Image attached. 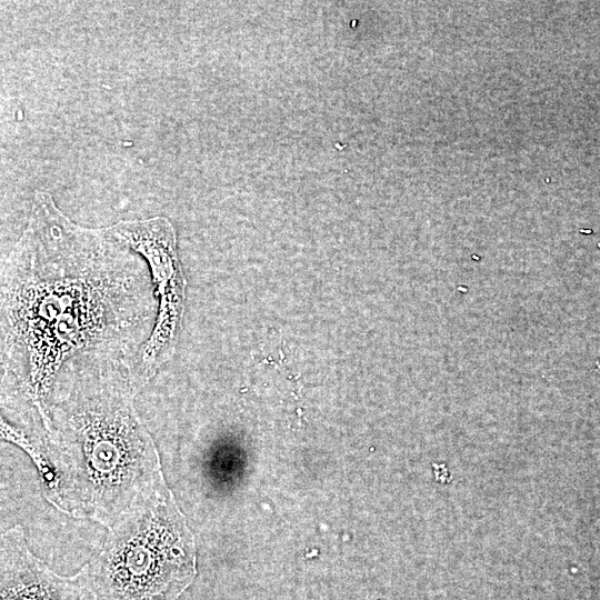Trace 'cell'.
Listing matches in <instances>:
<instances>
[{
	"instance_id": "6da1fadb",
	"label": "cell",
	"mask_w": 600,
	"mask_h": 600,
	"mask_svg": "<svg viewBox=\"0 0 600 600\" xmlns=\"http://www.w3.org/2000/svg\"><path fill=\"white\" fill-rule=\"evenodd\" d=\"M157 300L148 266L108 228L74 223L37 191L1 267V418L43 424L63 364L81 354L130 362Z\"/></svg>"
},
{
	"instance_id": "7a4b0ae2",
	"label": "cell",
	"mask_w": 600,
	"mask_h": 600,
	"mask_svg": "<svg viewBox=\"0 0 600 600\" xmlns=\"http://www.w3.org/2000/svg\"><path fill=\"white\" fill-rule=\"evenodd\" d=\"M127 362L81 354L61 368L48 434L33 458L49 499L74 517L111 526L164 478L156 443L134 409Z\"/></svg>"
},
{
	"instance_id": "3957f363",
	"label": "cell",
	"mask_w": 600,
	"mask_h": 600,
	"mask_svg": "<svg viewBox=\"0 0 600 600\" xmlns=\"http://www.w3.org/2000/svg\"><path fill=\"white\" fill-rule=\"evenodd\" d=\"M196 573L193 537L164 479L108 527L79 571L90 600H177Z\"/></svg>"
},
{
	"instance_id": "277c9868",
	"label": "cell",
	"mask_w": 600,
	"mask_h": 600,
	"mask_svg": "<svg viewBox=\"0 0 600 600\" xmlns=\"http://www.w3.org/2000/svg\"><path fill=\"white\" fill-rule=\"evenodd\" d=\"M107 228L116 239L146 260L157 300L153 329L137 356L128 362L132 382L139 390L174 353L183 319L187 282L178 254L176 230L168 218L122 220Z\"/></svg>"
},
{
	"instance_id": "5b68a950",
	"label": "cell",
	"mask_w": 600,
	"mask_h": 600,
	"mask_svg": "<svg viewBox=\"0 0 600 600\" xmlns=\"http://www.w3.org/2000/svg\"><path fill=\"white\" fill-rule=\"evenodd\" d=\"M0 600H90L79 572L64 577L52 571L28 548L23 530L1 533Z\"/></svg>"
}]
</instances>
